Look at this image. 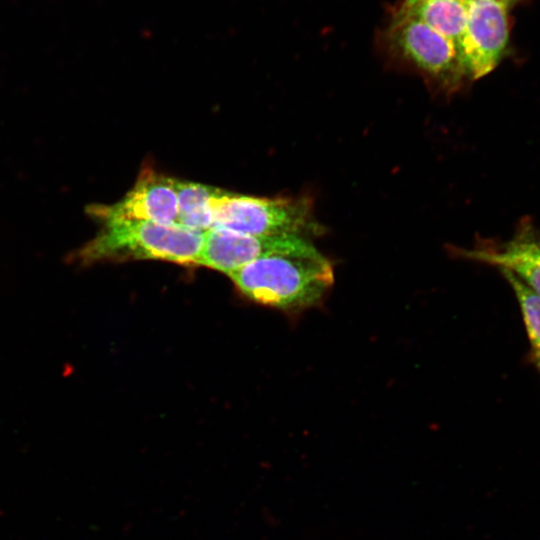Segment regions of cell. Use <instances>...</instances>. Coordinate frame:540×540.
Instances as JSON below:
<instances>
[{"label": "cell", "instance_id": "6da1fadb", "mask_svg": "<svg viewBox=\"0 0 540 540\" xmlns=\"http://www.w3.org/2000/svg\"><path fill=\"white\" fill-rule=\"evenodd\" d=\"M228 276L247 298L285 311L318 304L334 280L330 261L311 243L256 260Z\"/></svg>", "mask_w": 540, "mask_h": 540}, {"label": "cell", "instance_id": "7a4b0ae2", "mask_svg": "<svg viewBox=\"0 0 540 540\" xmlns=\"http://www.w3.org/2000/svg\"><path fill=\"white\" fill-rule=\"evenodd\" d=\"M100 223L98 233L72 252L68 262L80 267L123 260H160L187 266L199 263L205 232L152 221Z\"/></svg>", "mask_w": 540, "mask_h": 540}, {"label": "cell", "instance_id": "3957f363", "mask_svg": "<svg viewBox=\"0 0 540 540\" xmlns=\"http://www.w3.org/2000/svg\"><path fill=\"white\" fill-rule=\"evenodd\" d=\"M213 228L248 235L301 237L318 235L323 230L313 215L309 198H266L231 192L220 203Z\"/></svg>", "mask_w": 540, "mask_h": 540}, {"label": "cell", "instance_id": "277c9868", "mask_svg": "<svg viewBox=\"0 0 540 540\" xmlns=\"http://www.w3.org/2000/svg\"><path fill=\"white\" fill-rule=\"evenodd\" d=\"M386 43L396 58L415 68L441 92L457 91L467 78L455 45L416 18L393 17Z\"/></svg>", "mask_w": 540, "mask_h": 540}, {"label": "cell", "instance_id": "5b68a950", "mask_svg": "<svg viewBox=\"0 0 540 540\" xmlns=\"http://www.w3.org/2000/svg\"><path fill=\"white\" fill-rule=\"evenodd\" d=\"M508 6L488 0H468V19L457 52L466 77L489 74L504 56L508 38Z\"/></svg>", "mask_w": 540, "mask_h": 540}, {"label": "cell", "instance_id": "8992f818", "mask_svg": "<svg viewBox=\"0 0 540 540\" xmlns=\"http://www.w3.org/2000/svg\"><path fill=\"white\" fill-rule=\"evenodd\" d=\"M176 183L175 178L146 166L119 201L110 205H93L89 207V214L98 222L136 220L177 224Z\"/></svg>", "mask_w": 540, "mask_h": 540}, {"label": "cell", "instance_id": "52a82bcc", "mask_svg": "<svg viewBox=\"0 0 540 540\" xmlns=\"http://www.w3.org/2000/svg\"><path fill=\"white\" fill-rule=\"evenodd\" d=\"M308 244L301 236H259L213 228L204 233L198 265L230 275L256 260L295 252Z\"/></svg>", "mask_w": 540, "mask_h": 540}, {"label": "cell", "instance_id": "ba28073f", "mask_svg": "<svg viewBox=\"0 0 540 540\" xmlns=\"http://www.w3.org/2000/svg\"><path fill=\"white\" fill-rule=\"evenodd\" d=\"M455 252L509 271L540 297V229L531 219H522L513 236L503 243L472 250L455 248Z\"/></svg>", "mask_w": 540, "mask_h": 540}, {"label": "cell", "instance_id": "9c48e42d", "mask_svg": "<svg viewBox=\"0 0 540 540\" xmlns=\"http://www.w3.org/2000/svg\"><path fill=\"white\" fill-rule=\"evenodd\" d=\"M394 17H412L424 22L449 39L457 49L467 25L468 0H419L401 3Z\"/></svg>", "mask_w": 540, "mask_h": 540}, {"label": "cell", "instance_id": "30bf717a", "mask_svg": "<svg viewBox=\"0 0 540 540\" xmlns=\"http://www.w3.org/2000/svg\"><path fill=\"white\" fill-rule=\"evenodd\" d=\"M177 224L206 232L213 228L216 211L228 194L220 188L197 182L177 180Z\"/></svg>", "mask_w": 540, "mask_h": 540}, {"label": "cell", "instance_id": "8fae6325", "mask_svg": "<svg viewBox=\"0 0 540 540\" xmlns=\"http://www.w3.org/2000/svg\"><path fill=\"white\" fill-rule=\"evenodd\" d=\"M514 291L528 337L529 359L540 375V297L506 270H501Z\"/></svg>", "mask_w": 540, "mask_h": 540}, {"label": "cell", "instance_id": "7c38bea8", "mask_svg": "<svg viewBox=\"0 0 540 540\" xmlns=\"http://www.w3.org/2000/svg\"><path fill=\"white\" fill-rule=\"evenodd\" d=\"M488 1L498 2L509 7L511 4H514L518 0H488Z\"/></svg>", "mask_w": 540, "mask_h": 540}, {"label": "cell", "instance_id": "4fadbf2b", "mask_svg": "<svg viewBox=\"0 0 540 540\" xmlns=\"http://www.w3.org/2000/svg\"><path fill=\"white\" fill-rule=\"evenodd\" d=\"M415 1H419V0H403L402 3H411V2H415Z\"/></svg>", "mask_w": 540, "mask_h": 540}]
</instances>
